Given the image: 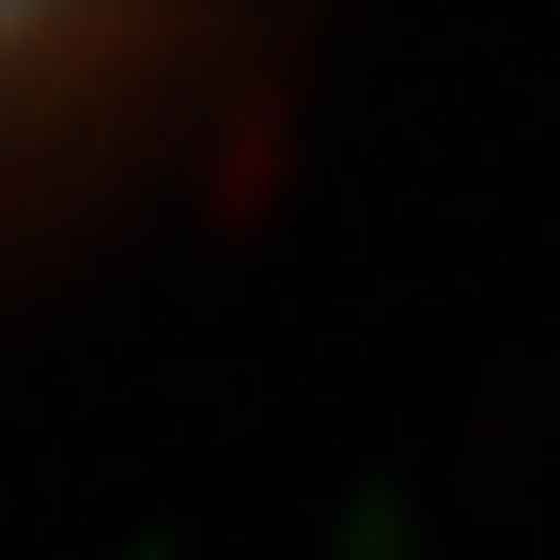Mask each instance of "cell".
<instances>
[{
	"label": "cell",
	"instance_id": "6da1fadb",
	"mask_svg": "<svg viewBox=\"0 0 560 560\" xmlns=\"http://www.w3.org/2000/svg\"><path fill=\"white\" fill-rule=\"evenodd\" d=\"M32 62H47V32H0V94H16V79H32Z\"/></svg>",
	"mask_w": 560,
	"mask_h": 560
}]
</instances>
